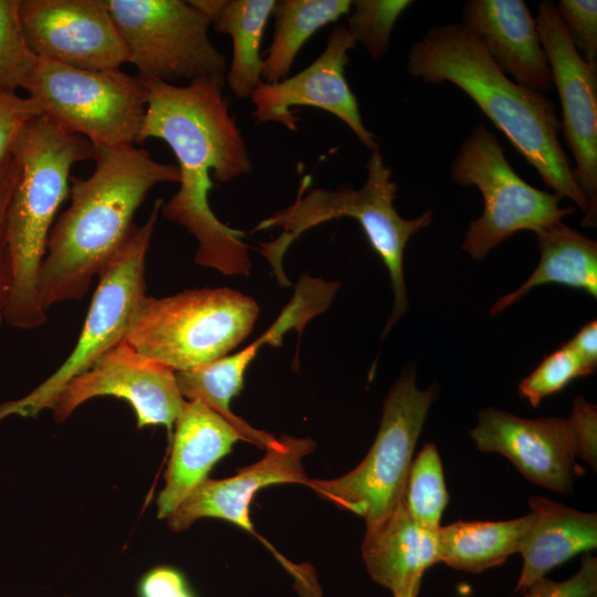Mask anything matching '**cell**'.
<instances>
[{"label":"cell","mask_w":597,"mask_h":597,"mask_svg":"<svg viewBox=\"0 0 597 597\" xmlns=\"http://www.w3.org/2000/svg\"><path fill=\"white\" fill-rule=\"evenodd\" d=\"M143 80L147 106L138 144L164 140L180 174L178 191L161 207L164 217L197 239V264L224 275H248L251 261L243 232L222 223L209 205L213 181L229 182L252 169L223 96L224 77L208 76L186 85Z\"/></svg>","instance_id":"6da1fadb"},{"label":"cell","mask_w":597,"mask_h":597,"mask_svg":"<svg viewBox=\"0 0 597 597\" xmlns=\"http://www.w3.org/2000/svg\"><path fill=\"white\" fill-rule=\"evenodd\" d=\"M93 159L90 177L70 179L71 203L49 234L39 275L45 311L85 295L129 238L149 190L180 180L177 165L156 161L134 145L94 146Z\"/></svg>","instance_id":"7a4b0ae2"},{"label":"cell","mask_w":597,"mask_h":597,"mask_svg":"<svg viewBox=\"0 0 597 597\" xmlns=\"http://www.w3.org/2000/svg\"><path fill=\"white\" fill-rule=\"evenodd\" d=\"M407 70L423 84L449 82L462 90L554 192L586 212L587 201L559 140L554 103L510 78L460 22L437 24L415 41Z\"/></svg>","instance_id":"3957f363"},{"label":"cell","mask_w":597,"mask_h":597,"mask_svg":"<svg viewBox=\"0 0 597 597\" xmlns=\"http://www.w3.org/2000/svg\"><path fill=\"white\" fill-rule=\"evenodd\" d=\"M9 153L19 164L20 177L6 219L13 286L4 321L14 328L33 329L46 321L39 275L49 234L70 195L73 165L93 158L94 146L40 115L24 126Z\"/></svg>","instance_id":"277c9868"},{"label":"cell","mask_w":597,"mask_h":597,"mask_svg":"<svg viewBox=\"0 0 597 597\" xmlns=\"http://www.w3.org/2000/svg\"><path fill=\"white\" fill-rule=\"evenodd\" d=\"M396 192L397 184L391 179V169L385 164L379 149L371 151L367 163V179L358 189L315 188L304 195L302 181L293 203L265 218L253 229H282L275 240L261 244V253L269 261L279 283L284 287L291 285L283 271L282 260L301 234L333 219H356L390 276L395 301L384 337L405 315L409 305L402 266L407 242L432 221L431 210L412 220L402 218L394 206Z\"/></svg>","instance_id":"5b68a950"},{"label":"cell","mask_w":597,"mask_h":597,"mask_svg":"<svg viewBox=\"0 0 597 597\" xmlns=\"http://www.w3.org/2000/svg\"><path fill=\"white\" fill-rule=\"evenodd\" d=\"M259 314L255 300L230 287L146 295L124 341L145 357L184 371L228 355L250 335Z\"/></svg>","instance_id":"8992f818"},{"label":"cell","mask_w":597,"mask_h":597,"mask_svg":"<svg viewBox=\"0 0 597 597\" xmlns=\"http://www.w3.org/2000/svg\"><path fill=\"white\" fill-rule=\"evenodd\" d=\"M433 399L434 388L419 389L415 369L406 370L387 395L377 436L364 460L342 476L308 478L305 485L364 517L367 528L383 523L405 501L415 447Z\"/></svg>","instance_id":"52a82bcc"},{"label":"cell","mask_w":597,"mask_h":597,"mask_svg":"<svg viewBox=\"0 0 597 597\" xmlns=\"http://www.w3.org/2000/svg\"><path fill=\"white\" fill-rule=\"evenodd\" d=\"M23 90L42 115L93 146L138 144L147 106V91L138 75L81 70L39 59Z\"/></svg>","instance_id":"ba28073f"},{"label":"cell","mask_w":597,"mask_h":597,"mask_svg":"<svg viewBox=\"0 0 597 597\" xmlns=\"http://www.w3.org/2000/svg\"><path fill=\"white\" fill-rule=\"evenodd\" d=\"M164 199H157L147 221L129 238L98 276L76 345L63 364L29 395L0 405V421L18 415L34 417L53 408L64 387L107 350L124 341L132 317L146 296L145 265Z\"/></svg>","instance_id":"9c48e42d"},{"label":"cell","mask_w":597,"mask_h":597,"mask_svg":"<svg viewBox=\"0 0 597 597\" xmlns=\"http://www.w3.org/2000/svg\"><path fill=\"white\" fill-rule=\"evenodd\" d=\"M450 170L454 182L474 186L483 197V213L469 224L462 243V250L475 260L517 231H535L576 211L573 207L562 208L563 197L558 193L523 180L498 137L483 123L462 140Z\"/></svg>","instance_id":"30bf717a"},{"label":"cell","mask_w":597,"mask_h":597,"mask_svg":"<svg viewBox=\"0 0 597 597\" xmlns=\"http://www.w3.org/2000/svg\"><path fill=\"white\" fill-rule=\"evenodd\" d=\"M105 1L138 76L169 84L226 77L227 61L209 36L210 22L190 1Z\"/></svg>","instance_id":"8fae6325"},{"label":"cell","mask_w":597,"mask_h":597,"mask_svg":"<svg viewBox=\"0 0 597 597\" xmlns=\"http://www.w3.org/2000/svg\"><path fill=\"white\" fill-rule=\"evenodd\" d=\"M535 22L561 101L562 132L575 160L574 177L587 201L582 224L593 228L597 224V66L583 59L553 1L538 3Z\"/></svg>","instance_id":"7c38bea8"},{"label":"cell","mask_w":597,"mask_h":597,"mask_svg":"<svg viewBox=\"0 0 597 597\" xmlns=\"http://www.w3.org/2000/svg\"><path fill=\"white\" fill-rule=\"evenodd\" d=\"M20 20L39 59L88 71L128 63L105 0H20Z\"/></svg>","instance_id":"4fadbf2b"},{"label":"cell","mask_w":597,"mask_h":597,"mask_svg":"<svg viewBox=\"0 0 597 597\" xmlns=\"http://www.w3.org/2000/svg\"><path fill=\"white\" fill-rule=\"evenodd\" d=\"M104 396L126 400L135 411L138 429L165 426L171 430L185 402L176 373L125 341L64 387L52 408L54 418L61 422L83 402Z\"/></svg>","instance_id":"5bb4252c"},{"label":"cell","mask_w":597,"mask_h":597,"mask_svg":"<svg viewBox=\"0 0 597 597\" xmlns=\"http://www.w3.org/2000/svg\"><path fill=\"white\" fill-rule=\"evenodd\" d=\"M355 46L346 25L335 27L324 51L312 64L293 76L263 83L253 91L250 98L255 123H277L296 130L300 117L293 107H316L346 124L368 149H379L377 137L363 123L357 98L345 77L348 51Z\"/></svg>","instance_id":"9a60e30c"},{"label":"cell","mask_w":597,"mask_h":597,"mask_svg":"<svg viewBox=\"0 0 597 597\" xmlns=\"http://www.w3.org/2000/svg\"><path fill=\"white\" fill-rule=\"evenodd\" d=\"M470 436L478 450L504 455L532 483L572 492L576 455L568 419H526L490 407L479 412Z\"/></svg>","instance_id":"2e32d148"},{"label":"cell","mask_w":597,"mask_h":597,"mask_svg":"<svg viewBox=\"0 0 597 597\" xmlns=\"http://www.w3.org/2000/svg\"><path fill=\"white\" fill-rule=\"evenodd\" d=\"M338 287L339 282L302 275L292 300L256 341L234 354L176 373L182 397L186 400H199L232 425L239 423L240 418L230 410V401L242 389L245 370L260 347L266 344L281 346L284 334L292 328L301 334L308 321L332 304Z\"/></svg>","instance_id":"e0dca14e"},{"label":"cell","mask_w":597,"mask_h":597,"mask_svg":"<svg viewBox=\"0 0 597 597\" xmlns=\"http://www.w3.org/2000/svg\"><path fill=\"white\" fill-rule=\"evenodd\" d=\"M315 446L310 438L283 436L266 449V454L260 461L241 469L235 475L222 480L207 479L200 483L167 517L169 527L176 532L185 531L198 519L209 516L252 532L249 505L254 493L279 483L305 485L308 478L302 459Z\"/></svg>","instance_id":"ac0fdd59"},{"label":"cell","mask_w":597,"mask_h":597,"mask_svg":"<svg viewBox=\"0 0 597 597\" xmlns=\"http://www.w3.org/2000/svg\"><path fill=\"white\" fill-rule=\"evenodd\" d=\"M460 23L514 82L541 93L552 88L551 67L525 1L469 0Z\"/></svg>","instance_id":"d6986e66"},{"label":"cell","mask_w":597,"mask_h":597,"mask_svg":"<svg viewBox=\"0 0 597 597\" xmlns=\"http://www.w3.org/2000/svg\"><path fill=\"white\" fill-rule=\"evenodd\" d=\"M240 439V432L224 417L199 400H185L175 421L165 486L157 499L158 517L170 516Z\"/></svg>","instance_id":"ffe728a7"},{"label":"cell","mask_w":597,"mask_h":597,"mask_svg":"<svg viewBox=\"0 0 597 597\" xmlns=\"http://www.w3.org/2000/svg\"><path fill=\"white\" fill-rule=\"evenodd\" d=\"M437 532L420 528L402 501L387 520L366 530L362 554L370 578L394 597H417L425 572L439 563Z\"/></svg>","instance_id":"44dd1931"},{"label":"cell","mask_w":597,"mask_h":597,"mask_svg":"<svg viewBox=\"0 0 597 597\" xmlns=\"http://www.w3.org/2000/svg\"><path fill=\"white\" fill-rule=\"evenodd\" d=\"M531 523L520 552L523 567L516 591L544 578L554 567L597 546V514L582 512L543 496L528 500Z\"/></svg>","instance_id":"7402d4cb"},{"label":"cell","mask_w":597,"mask_h":597,"mask_svg":"<svg viewBox=\"0 0 597 597\" xmlns=\"http://www.w3.org/2000/svg\"><path fill=\"white\" fill-rule=\"evenodd\" d=\"M540 262L532 275L515 291L499 298L490 313L495 315L522 298L535 286L561 284L597 296V243L562 220L535 231Z\"/></svg>","instance_id":"603a6c76"},{"label":"cell","mask_w":597,"mask_h":597,"mask_svg":"<svg viewBox=\"0 0 597 597\" xmlns=\"http://www.w3.org/2000/svg\"><path fill=\"white\" fill-rule=\"evenodd\" d=\"M531 513L509 521H458L437 532L439 563L469 573L498 566L519 553Z\"/></svg>","instance_id":"cb8c5ba5"},{"label":"cell","mask_w":597,"mask_h":597,"mask_svg":"<svg viewBox=\"0 0 597 597\" xmlns=\"http://www.w3.org/2000/svg\"><path fill=\"white\" fill-rule=\"evenodd\" d=\"M274 4L275 0H219L210 19L217 32L232 40V59L226 80L239 98L250 97L264 83L260 49Z\"/></svg>","instance_id":"d4e9b609"},{"label":"cell","mask_w":597,"mask_h":597,"mask_svg":"<svg viewBox=\"0 0 597 597\" xmlns=\"http://www.w3.org/2000/svg\"><path fill=\"white\" fill-rule=\"evenodd\" d=\"M350 0L275 1L274 33L263 59L262 80L276 83L290 75L296 55L321 28L337 21L352 10Z\"/></svg>","instance_id":"484cf974"},{"label":"cell","mask_w":597,"mask_h":597,"mask_svg":"<svg viewBox=\"0 0 597 597\" xmlns=\"http://www.w3.org/2000/svg\"><path fill=\"white\" fill-rule=\"evenodd\" d=\"M448 501L440 454L434 443H427L411 463L405 496L407 510L420 528L437 532Z\"/></svg>","instance_id":"4316f807"},{"label":"cell","mask_w":597,"mask_h":597,"mask_svg":"<svg viewBox=\"0 0 597 597\" xmlns=\"http://www.w3.org/2000/svg\"><path fill=\"white\" fill-rule=\"evenodd\" d=\"M39 57L20 20V0H0V94L24 88Z\"/></svg>","instance_id":"83f0119b"},{"label":"cell","mask_w":597,"mask_h":597,"mask_svg":"<svg viewBox=\"0 0 597 597\" xmlns=\"http://www.w3.org/2000/svg\"><path fill=\"white\" fill-rule=\"evenodd\" d=\"M412 3L410 0H356L345 25L355 44H362L373 59L379 60L389 49L396 22Z\"/></svg>","instance_id":"f1b7e54d"},{"label":"cell","mask_w":597,"mask_h":597,"mask_svg":"<svg viewBox=\"0 0 597 597\" xmlns=\"http://www.w3.org/2000/svg\"><path fill=\"white\" fill-rule=\"evenodd\" d=\"M591 374L565 343L547 355L531 375L520 383L519 392L533 407H537L544 398L561 391L574 379Z\"/></svg>","instance_id":"f546056e"},{"label":"cell","mask_w":597,"mask_h":597,"mask_svg":"<svg viewBox=\"0 0 597 597\" xmlns=\"http://www.w3.org/2000/svg\"><path fill=\"white\" fill-rule=\"evenodd\" d=\"M555 8L583 59L597 66V1L559 0Z\"/></svg>","instance_id":"4dcf8cb0"},{"label":"cell","mask_w":597,"mask_h":597,"mask_svg":"<svg viewBox=\"0 0 597 597\" xmlns=\"http://www.w3.org/2000/svg\"><path fill=\"white\" fill-rule=\"evenodd\" d=\"M20 177V167L9 153L0 161V325L4 321L12 286L13 271L6 235L8 206Z\"/></svg>","instance_id":"1f68e13d"},{"label":"cell","mask_w":597,"mask_h":597,"mask_svg":"<svg viewBox=\"0 0 597 597\" xmlns=\"http://www.w3.org/2000/svg\"><path fill=\"white\" fill-rule=\"evenodd\" d=\"M525 590L524 597H596L597 559L586 552L579 570L570 578L556 583L544 577Z\"/></svg>","instance_id":"d6a6232c"},{"label":"cell","mask_w":597,"mask_h":597,"mask_svg":"<svg viewBox=\"0 0 597 597\" xmlns=\"http://www.w3.org/2000/svg\"><path fill=\"white\" fill-rule=\"evenodd\" d=\"M40 115L42 112L31 97L20 96L17 92L0 94V161L24 126Z\"/></svg>","instance_id":"836d02e7"},{"label":"cell","mask_w":597,"mask_h":597,"mask_svg":"<svg viewBox=\"0 0 597 597\" xmlns=\"http://www.w3.org/2000/svg\"><path fill=\"white\" fill-rule=\"evenodd\" d=\"M575 455L585 460L596 471L597 468V407L582 396L574 400L573 411L568 418Z\"/></svg>","instance_id":"e575fe53"},{"label":"cell","mask_w":597,"mask_h":597,"mask_svg":"<svg viewBox=\"0 0 597 597\" xmlns=\"http://www.w3.org/2000/svg\"><path fill=\"white\" fill-rule=\"evenodd\" d=\"M139 597H195L185 576L170 566L147 572L138 584Z\"/></svg>","instance_id":"d590c367"},{"label":"cell","mask_w":597,"mask_h":597,"mask_svg":"<svg viewBox=\"0 0 597 597\" xmlns=\"http://www.w3.org/2000/svg\"><path fill=\"white\" fill-rule=\"evenodd\" d=\"M587 368L595 373L597 366V323L591 321L583 326L577 334L567 342Z\"/></svg>","instance_id":"8d00e7d4"}]
</instances>
